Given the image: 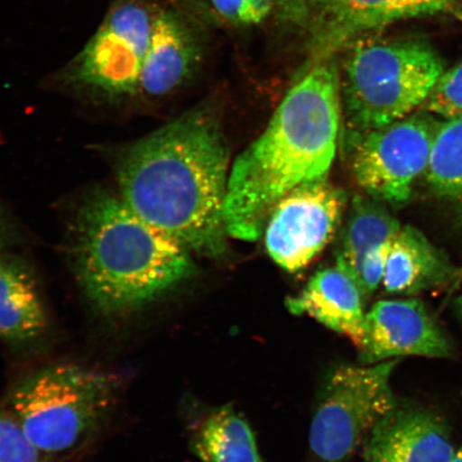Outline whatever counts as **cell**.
Segmentation results:
<instances>
[{
    "mask_svg": "<svg viewBox=\"0 0 462 462\" xmlns=\"http://www.w3.org/2000/svg\"><path fill=\"white\" fill-rule=\"evenodd\" d=\"M340 74L342 111L348 133L395 123L417 111L444 71L429 40L365 34L346 46Z\"/></svg>",
    "mask_w": 462,
    "mask_h": 462,
    "instance_id": "4",
    "label": "cell"
},
{
    "mask_svg": "<svg viewBox=\"0 0 462 462\" xmlns=\"http://www.w3.org/2000/svg\"><path fill=\"white\" fill-rule=\"evenodd\" d=\"M204 40L198 26L176 9H155L138 95L159 99L175 92L199 68Z\"/></svg>",
    "mask_w": 462,
    "mask_h": 462,
    "instance_id": "12",
    "label": "cell"
},
{
    "mask_svg": "<svg viewBox=\"0 0 462 462\" xmlns=\"http://www.w3.org/2000/svg\"><path fill=\"white\" fill-rule=\"evenodd\" d=\"M363 293L345 270L335 265L317 273L286 305L293 315H308L330 330L344 335L357 349L365 337Z\"/></svg>",
    "mask_w": 462,
    "mask_h": 462,
    "instance_id": "14",
    "label": "cell"
},
{
    "mask_svg": "<svg viewBox=\"0 0 462 462\" xmlns=\"http://www.w3.org/2000/svg\"><path fill=\"white\" fill-rule=\"evenodd\" d=\"M439 125L423 116L410 115L383 128L346 133L356 183L381 202L394 206L407 202L414 183L429 167Z\"/></svg>",
    "mask_w": 462,
    "mask_h": 462,
    "instance_id": "8",
    "label": "cell"
},
{
    "mask_svg": "<svg viewBox=\"0 0 462 462\" xmlns=\"http://www.w3.org/2000/svg\"><path fill=\"white\" fill-rule=\"evenodd\" d=\"M275 7V0H246L241 11L239 23L257 24L267 17Z\"/></svg>",
    "mask_w": 462,
    "mask_h": 462,
    "instance_id": "23",
    "label": "cell"
},
{
    "mask_svg": "<svg viewBox=\"0 0 462 462\" xmlns=\"http://www.w3.org/2000/svg\"><path fill=\"white\" fill-rule=\"evenodd\" d=\"M14 240L13 225H11L9 217L5 213L2 204H0V260L7 255V250Z\"/></svg>",
    "mask_w": 462,
    "mask_h": 462,
    "instance_id": "25",
    "label": "cell"
},
{
    "mask_svg": "<svg viewBox=\"0 0 462 462\" xmlns=\"http://www.w3.org/2000/svg\"><path fill=\"white\" fill-rule=\"evenodd\" d=\"M456 449L443 421L415 407H398L367 438L365 462H448Z\"/></svg>",
    "mask_w": 462,
    "mask_h": 462,
    "instance_id": "13",
    "label": "cell"
},
{
    "mask_svg": "<svg viewBox=\"0 0 462 462\" xmlns=\"http://www.w3.org/2000/svg\"><path fill=\"white\" fill-rule=\"evenodd\" d=\"M453 273L447 258L420 230L402 226L389 242L381 285L388 293L410 296L443 284Z\"/></svg>",
    "mask_w": 462,
    "mask_h": 462,
    "instance_id": "15",
    "label": "cell"
},
{
    "mask_svg": "<svg viewBox=\"0 0 462 462\" xmlns=\"http://www.w3.org/2000/svg\"><path fill=\"white\" fill-rule=\"evenodd\" d=\"M423 106L444 120H462V62L443 72Z\"/></svg>",
    "mask_w": 462,
    "mask_h": 462,
    "instance_id": "21",
    "label": "cell"
},
{
    "mask_svg": "<svg viewBox=\"0 0 462 462\" xmlns=\"http://www.w3.org/2000/svg\"><path fill=\"white\" fill-rule=\"evenodd\" d=\"M154 13L146 0H114L94 36L63 69V82L106 100L138 95Z\"/></svg>",
    "mask_w": 462,
    "mask_h": 462,
    "instance_id": "7",
    "label": "cell"
},
{
    "mask_svg": "<svg viewBox=\"0 0 462 462\" xmlns=\"http://www.w3.org/2000/svg\"><path fill=\"white\" fill-rule=\"evenodd\" d=\"M217 13L231 22L239 23L246 0H211Z\"/></svg>",
    "mask_w": 462,
    "mask_h": 462,
    "instance_id": "24",
    "label": "cell"
},
{
    "mask_svg": "<svg viewBox=\"0 0 462 462\" xmlns=\"http://www.w3.org/2000/svg\"><path fill=\"white\" fill-rule=\"evenodd\" d=\"M314 0H275V5L284 19L303 23L309 20Z\"/></svg>",
    "mask_w": 462,
    "mask_h": 462,
    "instance_id": "22",
    "label": "cell"
},
{
    "mask_svg": "<svg viewBox=\"0 0 462 462\" xmlns=\"http://www.w3.org/2000/svg\"><path fill=\"white\" fill-rule=\"evenodd\" d=\"M456 308H457L458 314L462 319V296L458 298L457 303H456Z\"/></svg>",
    "mask_w": 462,
    "mask_h": 462,
    "instance_id": "27",
    "label": "cell"
},
{
    "mask_svg": "<svg viewBox=\"0 0 462 462\" xmlns=\"http://www.w3.org/2000/svg\"><path fill=\"white\" fill-rule=\"evenodd\" d=\"M346 206L345 190L328 179L302 184L274 207L265 223V248L273 262L296 273L333 239Z\"/></svg>",
    "mask_w": 462,
    "mask_h": 462,
    "instance_id": "9",
    "label": "cell"
},
{
    "mask_svg": "<svg viewBox=\"0 0 462 462\" xmlns=\"http://www.w3.org/2000/svg\"><path fill=\"white\" fill-rule=\"evenodd\" d=\"M380 202L356 195L346 219L337 264L355 281L364 260L388 245L402 227Z\"/></svg>",
    "mask_w": 462,
    "mask_h": 462,
    "instance_id": "17",
    "label": "cell"
},
{
    "mask_svg": "<svg viewBox=\"0 0 462 462\" xmlns=\"http://www.w3.org/2000/svg\"><path fill=\"white\" fill-rule=\"evenodd\" d=\"M69 253L86 299L106 317L137 313L195 273L186 246L106 190L79 208Z\"/></svg>",
    "mask_w": 462,
    "mask_h": 462,
    "instance_id": "3",
    "label": "cell"
},
{
    "mask_svg": "<svg viewBox=\"0 0 462 462\" xmlns=\"http://www.w3.org/2000/svg\"><path fill=\"white\" fill-rule=\"evenodd\" d=\"M118 393L119 381L114 375L62 363L17 381L4 403L32 446L54 461L94 440Z\"/></svg>",
    "mask_w": 462,
    "mask_h": 462,
    "instance_id": "5",
    "label": "cell"
},
{
    "mask_svg": "<svg viewBox=\"0 0 462 462\" xmlns=\"http://www.w3.org/2000/svg\"><path fill=\"white\" fill-rule=\"evenodd\" d=\"M192 448L202 462H263L250 425L230 406L208 415L195 432Z\"/></svg>",
    "mask_w": 462,
    "mask_h": 462,
    "instance_id": "18",
    "label": "cell"
},
{
    "mask_svg": "<svg viewBox=\"0 0 462 462\" xmlns=\"http://www.w3.org/2000/svg\"><path fill=\"white\" fill-rule=\"evenodd\" d=\"M461 7L462 0H314L309 16V68L396 22L455 13Z\"/></svg>",
    "mask_w": 462,
    "mask_h": 462,
    "instance_id": "10",
    "label": "cell"
},
{
    "mask_svg": "<svg viewBox=\"0 0 462 462\" xmlns=\"http://www.w3.org/2000/svg\"><path fill=\"white\" fill-rule=\"evenodd\" d=\"M363 363L371 365L402 356L447 359L453 346L425 305L415 300H385L366 313Z\"/></svg>",
    "mask_w": 462,
    "mask_h": 462,
    "instance_id": "11",
    "label": "cell"
},
{
    "mask_svg": "<svg viewBox=\"0 0 462 462\" xmlns=\"http://www.w3.org/2000/svg\"><path fill=\"white\" fill-rule=\"evenodd\" d=\"M226 137L206 108L184 113L121 155L120 196L144 221L192 253L221 257L230 173Z\"/></svg>",
    "mask_w": 462,
    "mask_h": 462,
    "instance_id": "1",
    "label": "cell"
},
{
    "mask_svg": "<svg viewBox=\"0 0 462 462\" xmlns=\"http://www.w3.org/2000/svg\"><path fill=\"white\" fill-rule=\"evenodd\" d=\"M462 274V273H461Z\"/></svg>",
    "mask_w": 462,
    "mask_h": 462,
    "instance_id": "28",
    "label": "cell"
},
{
    "mask_svg": "<svg viewBox=\"0 0 462 462\" xmlns=\"http://www.w3.org/2000/svg\"><path fill=\"white\" fill-rule=\"evenodd\" d=\"M49 327L36 277L29 265L9 254L0 260V339L32 343Z\"/></svg>",
    "mask_w": 462,
    "mask_h": 462,
    "instance_id": "16",
    "label": "cell"
},
{
    "mask_svg": "<svg viewBox=\"0 0 462 462\" xmlns=\"http://www.w3.org/2000/svg\"><path fill=\"white\" fill-rule=\"evenodd\" d=\"M448 462H462V448L456 449L453 457L450 458Z\"/></svg>",
    "mask_w": 462,
    "mask_h": 462,
    "instance_id": "26",
    "label": "cell"
},
{
    "mask_svg": "<svg viewBox=\"0 0 462 462\" xmlns=\"http://www.w3.org/2000/svg\"><path fill=\"white\" fill-rule=\"evenodd\" d=\"M0 462H53L32 446L4 402H0Z\"/></svg>",
    "mask_w": 462,
    "mask_h": 462,
    "instance_id": "20",
    "label": "cell"
},
{
    "mask_svg": "<svg viewBox=\"0 0 462 462\" xmlns=\"http://www.w3.org/2000/svg\"><path fill=\"white\" fill-rule=\"evenodd\" d=\"M396 361L343 365L328 375L311 421L310 448L321 462H346L397 406L391 375Z\"/></svg>",
    "mask_w": 462,
    "mask_h": 462,
    "instance_id": "6",
    "label": "cell"
},
{
    "mask_svg": "<svg viewBox=\"0 0 462 462\" xmlns=\"http://www.w3.org/2000/svg\"><path fill=\"white\" fill-rule=\"evenodd\" d=\"M342 112L335 58L306 69L263 134L231 165L224 204L231 238L258 240L277 202L302 184L328 177Z\"/></svg>",
    "mask_w": 462,
    "mask_h": 462,
    "instance_id": "2",
    "label": "cell"
},
{
    "mask_svg": "<svg viewBox=\"0 0 462 462\" xmlns=\"http://www.w3.org/2000/svg\"><path fill=\"white\" fill-rule=\"evenodd\" d=\"M425 177L433 192L462 202V120L439 125Z\"/></svg>",
    "mask_w": 462,
    "mask_h": 462,
    "instance_id": "19",
    "label": "cell"
}]
</instances>
